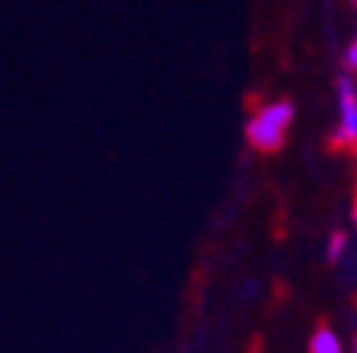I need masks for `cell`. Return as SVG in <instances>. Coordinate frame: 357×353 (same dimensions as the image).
I'll return each mask as SVG.
<instances>
[{
	"mask_svg": "<svg viewBox=\"0 0 357 353\" xmlns=\"http://www.w3.org/2000/svg\"><path fill=\"white\" fill-rule=\"evenodd\" d=\"M294 118L297 109L290 99H268L259 102L249 118H245V143L255 150V153H278V150L287 143L290 127H294Z\"/></svg>",
	"mask_w": 357,
	"mask_h": 353,
	"instance_id": "1",
	"label": "cell"
},
{
	"mask_svg": "<svg viewBox=\"0 0 357 353\" xmlns=\"http://www.w3.org/2000/svg\"><path fill=\"white\" fill-rule=\"evenodd\" d=\"M335 131L332 147L338 150H357V80L351 74H342L335 83Z\"/></svg>",
	"mask_w": 357,
	"mask_h": 353,
	"instance_id": "2",
	"label": "cell"
},
{
	"mask_svg": "<svg viewBox=\"0 0 357 353\" xmlns=\"http://www.w3.org/2000/svg\"><path fill=\"white\" fill-rule=\"evenodd\" d=\"M306 353H344V340L338 338V331H335V328L319 324V328L312 331Z\"/></svg>",
	"mask_w": 357,
	"mask_h": 353,
	"instance_id": "3",
	"label": "cell"
},
{
	"mask_svg": "<svg viewBox=\"0 0 357 353\" xmlns=\"http://www.w3.org/2000/svg\"><path fill=\"white\" fill-rule=\"evenodd\" d=\"M348 233H344V229H335L332 235H328L326 239V261L328 265H338V261H342L344 255H348Z\"/></svg>",
	"mask_w": 357,
	"mask_h": 353,
	"instance_id": "4",
	"label": "cell"
},
{
	"mask_svg": "<svg viewBox=\"0 0 357 353\" xmlns=\"http://www.w3.org/2000/svg\"><path fill=\"white\" fill-rule=\"evenodd\" d=\"M344 74H351V77H357V32H354V38L348 42V48H344Z\"/></svg>",
	"mask_w": 357,
	"mask_h": 353,
	"instance_id": "5",
	"label": "cell"
},
{
	"mask_svg": "<svg viewBox=\"0 0 357 353\" xmlns=\"http://www.w3.org/2000/svg\"><path fill=\"white\" fill-rule=\"evenodd\" d=\"M351 226H354V235H357V204H354V210H351Z\"/></svg>",
	"mask_w": 357,
	"mask_h": 353,
	"instance_id": "6",
	"label": "cell"
},
{
	"mask_svg": "<svg viewBox=\"0 0 357 353\" xmlns=\"http://www.w3.org/2000/svg\"><path fill=\"white\" fill-rule=\"evenodd\" d=\"M351 353H357V340H354V350H351Z\"/></svg>",
	"mask_w": 357,
	"mask_h": 353,
	"instance_id": "7",
	"label": "cell"
}]
</instances>
